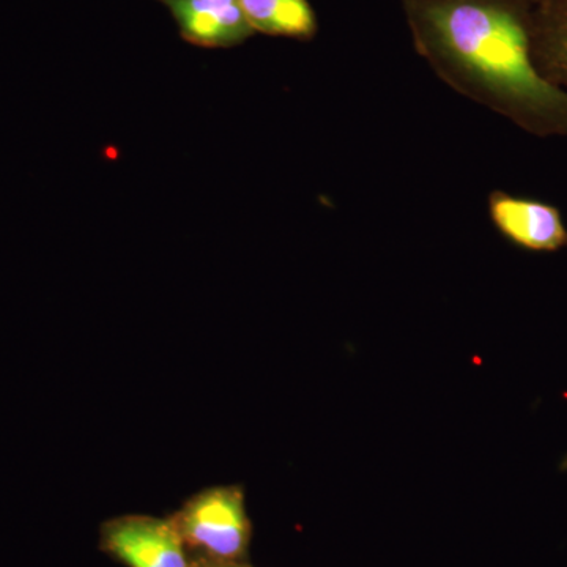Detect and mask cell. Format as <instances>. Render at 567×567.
Here are the masks:
<instances>
[{
	"mask_svg": "<svg viewBox=\"0 0 567 567\" xmlns=\"http://www.w3.org/2000/svg\"><path fill=\"white\" fill-rule=\"evenodd\" d=\"M169 9L183 40L200 48H233L254 35L241 0H158Z\"/></svg>",
	"mask_w": 567,
	"mask_h": 567,
	"instance_id": "5",
	"label": "cell"
},
{
	"mask_svg": "<svg viewBox=\"0 0 567 567\" xmlns=\"http://www.w3.org/2000/svg\"><path fill=\"white\" fill-rule=\"evenodd\" d=\"M241 6L254 32L297 40L316 35V13L308 0H241Z\"/></svg>",
	"mask_w": 567,
	"mask_h": 567,
	"instance_id": "7",
	"label": "cell"
},
{
	"mask_svg": "<svg viewBox=\"0 0 567 567\" xmlns=\"http://www.w3.org/2000/svg\"><path fill=\"white\" fill-rule=\"evenodd\" d=\"M488 215L507 240L529 251H558L567 245L561 213L546 203L495 192L488 197Z\"/></svg>",
	"mask_w": 567,
	"mask_h": 567,
	"instance_id": "4",
	"label": "cell"
},
{
	"mask_svg": "<svg viewBox=\"0 0 567 567\" xmlns=\"http://www.w3.org/2000/svg\"><path fill=\"white\" fill-rule=\"evenodd\" d=\"M194 567H251L245 563H210L203 561V559H193Z\"/></svg>",
	"mask_w": 567,
	"mask_h": 567,
	"instance_id": "8",
	"label": "cell"
},
{
	"mask_svg": "<svg viewBox=\"0 0 567 567\" xmlns=\"http://www.w3.org/2000/svg\"><path fill=\"white\" fill-rule=\"evenodd\" d=\"M100 547L126 567H194L169 517L132 514L111 518L100 529Z\"/></svg>",
	"mask_w": 567,
	"mask_h": 567,
	"instance_id": "3",
	"label": "cell"
},
{
	"mask_svg": "<svg viewBox=\"0 0 567 567\" xmlns=\"http://www.w3.org/2000/svg\"><path fill=\"white\" fill-rule=\"evenodd\" d=\"M193 559L244 563L252 525L246 513L244 486H213L189 496L169 517Z\"/></svg>",
	"mask_w": 567,
	"mask_h": 567,
	"instance_id": "2",
	"label": "cell"
},
{
	"mask_svg": "<svg viewBox=\"0 0 567 567\" xmlns=\"http://www.w3.org/2000/svg\"><path fill=\"white\" fill-rule=\"evenodd\" d=\"M532 55L539 73L567 91V0L533 3Z\"/></svg>",
	"mask_w": 567,
	"mask_h": 567,
	"instance_id": "6",
	"label": "cell"
},
{
	"mask_svg": "<svg viewBox=\"0 0 567 567\" xmlns=\"http://www.w3.org/2000/svg\"><path fill=\"white\" fill-rule=\"evenodd\" d=\"M415 50L453 91L536 137H567V91L532 55L535 0H402Z\"/></svg>",
	"mask_w": 567,
	"mask_h": 567,
	"instance_id": "1",
	"label": "cell"
}]
</instances>
